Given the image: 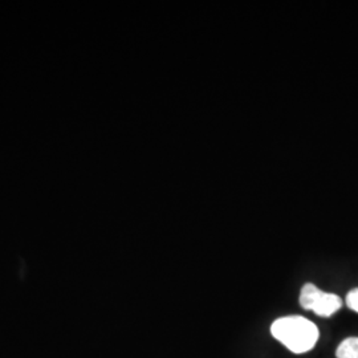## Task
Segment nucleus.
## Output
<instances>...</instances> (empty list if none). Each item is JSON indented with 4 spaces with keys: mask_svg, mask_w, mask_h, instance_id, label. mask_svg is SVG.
Masks as SVG:
<instances>
[{
    "mask_svg": "<svg viewBox=\"0 0 358 358\" xmlns=\"http://www.w3.org/2000/svg\"><path fill=\"white\" fill-rule=\"evenodd\" d=\"M272 336L292 353L303 355L312 350L319 341L317 327L301 316L280 317L271 325Z\"/></svg>",
    "mask_w": 358,
    "mask_h": 358,
    "instance_id": "f257e3e1",
    "label": "nucleus"
},
{
    "mask_svg": "<svg viewBox=\"0 0 358 358\" xmlns=\"http://www.w3.org/2000/svg\"><path fill=\"white\" fill-rule=\"evenodd\" d=\"M300 304L321 317H329L343 307V300L337 294L324 292L315 284L307 282L300 292Z\"/></svg>",
    "mask_w": 358,
    "mask_h": 358,
    "instance_id": "f03ea898",
    "label": "nucleus"
},
{
    "mask_svg": "<svg viewBox=\"0 0 358 358\" xmlns=\"http://www.w3.org/2000/svg\"><path fill=\"white\" fill-rule=\"evenodd\" d=\"M337 358H358V337L345 338L336 350Z\"/></svg>",
    "mask_w": 358,
    "mask_h": 358,
    "instance_id": "7ed1b4c3",
    "label": "nucleus"
},
{
    "mask_svg": "<svg viewBox=\"0 0 358 358\" xmlns=\"http://www.w3.org/2000/svg\"><path fill=\"white\" fill-rule=\"evenodd\" d=\"M346 306L349 309L358 313V288L352 289L349 294H346Z\"/></svg>",
    "mask_w": 358,
    "mask_h": 358,
    "instance_id": "20e7f679",
    "label": "nucleus"
}]
</instances>
